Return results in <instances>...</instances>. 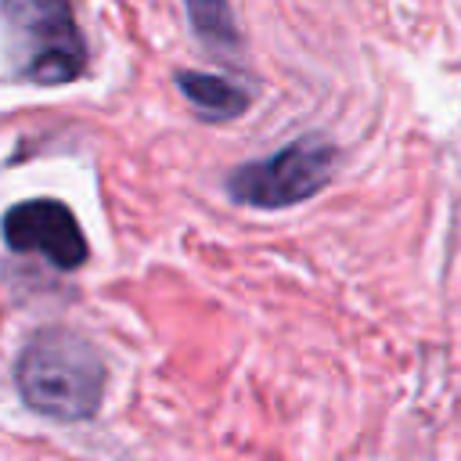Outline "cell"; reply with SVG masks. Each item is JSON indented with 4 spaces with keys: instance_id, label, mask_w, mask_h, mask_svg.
<instances>
[{
    "instance_id": "7a4b0ae2",
    "label": "cell",
    "mask_w": 461,
    "mask_h": 461,
    "mask_svg": "<svg viewBox=\"0 0 461 461\" xmlns=\"http://www.w3.org/2000/svg\"><path fill=\"white\" fill-rule=\"evenodd\" d=\"M18 72L40 86H61L83 76L86 43L68 0H0Z\"/></svg>"
},
{
    "instance_id": "5b68a950",
    "label": "cell",
    "mask_w": 461,
    "mask_h": 461,
    "mask_svg": "<svg viewBox=\"0 0 461 461\" xmlns=\"http://www.w3.org/2000/svg\"><path fill=\"white\" fill-rule=\"evenodd\" d=\"M173 79H176L180 94H184L205 119H234V115H241V112L252 104V94H249L245 86H238L234 79H227V76L180 68Z\"/></svg>"
},
{
    "instance_id": "277c9868",
    "label": "cell",
    "mask_w": 461,
    "mask_h": 461,
    "mask_svg": "<svg viewBox=\"0 0 461 461\" xmlns=\"http://www.w3.org/2000/svg\"><path fill=\"white\" fill-rule=\"evenodd\" d=\"M4 241L14 252H40L58 270H76L86 263L90 245L65 202L32 198L4 212Z\"/></svg>"
},
{
    "instance_id": "6da1fadb",
    "label": "cell",
    "mask_w": 461,
    "mask_h": 461,
    "mask_svg": "<svg viewBox=\"0 0 461 461\" xmlns=\"http://www.w3.org/2000/svg\"><path fill=\"white\" fill-rule=\"evenodd\" d=\"M14 382L32 411L61 421H83L104 396V364L83 335L68 328H43L18 353Z\"/></svg>"
},
{
    "instance_id": "3957f363",
    "label": "cell",
    "mask_w": 461,
    "mask_h": 461,
    "mask_svg": "<svg viewBox=\"0 0 461 461\" xmlns=\"http://www.w3.org/2000/svg\"><path fill=\"white\" fill-rule=\"evenodd\" d=\"M335 169V148L324 137H299L288 148L245 162L227 176V194L238 205L285 209L313 198Z\"/></svg>"
},
{
    "instance_id": "8992f818",
    "label": "cell",
    "mask_w": 461,
    "mask_h": 461,
    "mask_svg": "<svg viewBox=\"0 0 461 461\" xmlns=\"http://www.w3.org/2000/svg\"><path fill=\"white\" fill-rule=\"evenodd\" d=\"M184 4H187V18L202 43H209L212 50L238 47V25H234L227 0H184Z\"/></svg>"
}]
</instances>
